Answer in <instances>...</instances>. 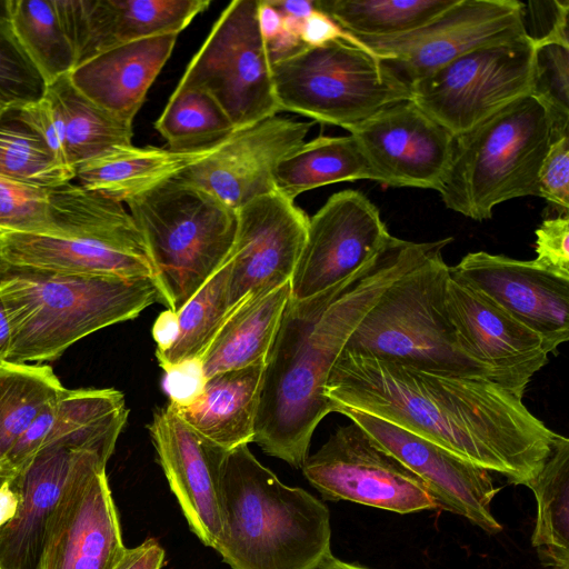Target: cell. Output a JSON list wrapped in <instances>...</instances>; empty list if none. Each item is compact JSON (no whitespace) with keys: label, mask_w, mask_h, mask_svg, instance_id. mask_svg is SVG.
<instances>
[{"label":"cell","mask_w":569,"mask_h":569,"mask_svg":"<svg viewBox=\"0 0 569 569\" xmlns=\"http://www.w3.org/2000/svg\"><path fill=\"white\" fill-rule=\"evenodd\" d=\"M263 370L257 363L213 375L193 403L168 405L199 436L231 451L254 440Z\"/></svg>","instance_id":"484cf974"},{"label":"cell","mask_w":569,"mask_h":569,"mask_svg":"<svg viewBox=\"0 0 569 569\" xmlns=\"http://www.w3.org/2000/svg\"><path fill=\"white\" fill-rule=\"evenodd\" d=\"M178 336L177 313L170 309L162 311L152 327V337L157 343L156 356L168 351Z\"/></svg>","instance_id":"816d5d0a"},{"label":"cell","mask_w":569,"mask_h":569,"mask_svg":"<svg viewBox=\"0 0 569 569\" xmlns=\"http://www.w3.org/2000/svg\"><path fill=\"white\" fill-rule=\"evenodd\" d=\"M220 143V142H219ZM219 143L194 151L158 147L116 146L74 170L84 189L117 202L142 194L212 153Z\"/></svg>","instance_id":"4316f807"},{"label":"cell","mask_w":569,"mask_h":569,"mask_svg":"<svg viewBox=\"0 0 569 569\" xmlns=\"http://www.w3.org/2000/svg\"><path fill=\"white\" fill-rule=\"evenodd\" d=\"M439 244L391 236L338 284L307 299L290 296L259 395L253 442L267 455L302 468L316 428L331 412L325 388L348 339L382 293Z\"/></svg>","instance_id":"7a4b0ae2"},{"label":"cell","mask_w":569,"mask_h":569,"mask_svg":"<svg viewBox=\"0 0 569 569\" xmlns=\"http://www.w3.org/2000/svg\"><path fill=\"white\" fill-rule=\"evenodd\" d=\"M450 271L533 330L548 353L569 339V280L530 261L486 251L466 254Z\"/></svg>","instance_id":"ffe728a7"},{"label":"cell","mask_w":569,"mask_h":569,"mask_svg":"<svg viewBox=\"0 0 569 569\" xmlns=\"http://www.w3.org/2000/svg\"><path fill=\"white\" fill-rule=\"evenodd\" d=\"M0 297L11 325L9 362L58 359L102 328L160 302L153 278L79 276L0 262Z\"/></svg>","instance_id":"277c9868"},{"label":"cell","mask_w":569,"mask_h":569,"mask_svg":"<svg viewBox=\"0 0 569 569\" xmlns=\"http://www.w3.org/2000/svg\"><path fill=\"white\" fill-rule=\"evenodd\" d=\"M220 516L214 549L232 569H315L332 555L325 503L282 483L248 445L226 456Z\"/></svg>","instance_id":"3957f363"},{"label":"cell","mask_w":569,"mask_h":569,"mask_svg":"<svg viewBox=\"0 0 569 569\" xmlns=\"http://www.w3.org/2000/svg\"><path fill=\"white\" fill-rule=\"evenodd\" d=\"M57 400L48 403L20 435L0 462V468L18 473L43 448L54 419Z\"/></svg>","instance_id":"f6af8a7d"},{"label":"cell","mask_w":569,"mask_h":569,"mask_svg":"<svg viewBox=\"0 0 569 569\" xmlns=\"http://www.w3.org/2000/svg\"><path fill=\"white\" fill-rule=\"evenodd\" d=\"M552 140L550 114L532 94L455 136L438 190L445 206L482 221L507 200L539 197L538 174Z\"/></svg>","instance_id":"5b68a950"},{"label":"cell","mask_w":569,"mask_h":569,"mask_svg":"<svg viewBox=\"0 0 569 569\" xmlns=\"http://www.w3.org/2000/svg\"><path fill=\"white\" fill-rule=\"evenodd\" d=\"M531 94L547 108L553 139L569 134V47L558 43L536 46Z\"/></svg>","instance_id":"ab89813d"},{"label":"cell","mask_w":569,"mask_h":569,"mask_svg":"<svg viewBox=\"0 0 569 569\" xmlns=\"http://www.w3.org/2000/svg\"><path fill=\"white\" fill-rule=\"evenodd\" d=\"M0 176L47 189L74 178L21 118L18 106H9L0 116Z\"/></svg>","instance_id":"74e56055"},{"label":"cell","mask_w":569,"mask_h":569,"mask_svg":"<svg viewBox=\"0 0 569 569\" xmlns=\"http://www.w3.org/2000/svg\"><path fill=\"white\" fill-rule=\"evenodd\" d=\"M568 16L567 0L522 2L523 27L536 46L558 43L569 47Z\"/></svg>","instance_id":"b9f144b4"},{"label":"cell","mask_w":569,"mask_h":569,"mask_svg":"<svg viewBox=\"0 0 569 569\" xmlns=\"http://www.w3.org/2000/svg\"><path fill=\"white\" fill-rule=\"evenodd\" d=\"M0 18H9L8 0H0Z\"/></svg>","instance_id":"6f0895ef"},{"label":"cell","mask_w":569,"mask_h":569,"mask_svg":"<svg viewBox=\"0 0 569 569\" xmlns=\"http://www.w3.org/2000/svg\"><path fill=\"white\" fill-rule=\"evenodd\" d=\"M535 63L528 36L488 44L412 83L411 100L455 137L531 94Z\"/></svg>","instance_id":"8fae6325"},{"label":"cell","mask_w":569,"mask_h":569,"mask_svg":"<svg viewBox=\"0 0 569 569\" xmlns=\"http://www.w3.org/2000/svg\"><path fill=\"white\" fill-rule=\"evenodd\" d=\"M451 241L442 239L426 260L395 281L343 349L422 369L487 375L526 390L529 381L483 366L465 352L445 306L449 266L442 250Z\"/></svg>","instance_id":"8992f818"},{"label":"cell","mask_w":569,"mask_h":569,"mask_svg":"<svg viewBox=\"0 0 569 569\" xmlns=\"http://www.w3.org/2000/svg\"><path fill=\"white\" fill-rule=\"evenodd\" d=\"M8 6L12 29L47 86L69 74L76 54L54 0H8Z\"/></svg>","instance_id":"e575fe53"},{"label":"cell","mask_w":569,"mask_h":569,"mask_svg":"<svg viewBox=\"0 0 569 569\" xmlns=\"http://www.w3.org/2000/svg\"><path fill=\"white\" fill-rule=\"evenodd\" d=\"M73 48L76 67L140 39L179 34L209 6L208 0H54Z\"/></svg>","instance_id":"7402d4cb"},{"label":"cell","mask_w":569,"mask_h":569,"mask_svg":"<svg viewBox=\"0 0 569 569\" xmlns=\"http://www.w3.org/2000/svg\"><path fill=\"white\" fill-rule=\"evenodd\" d=\"M66 237L0 236V262L79 276L154 277L144 238L121 202L67 182L53 189Z\"/></svg>","instance_id":"ba28073f"},{"label":"cell","mask_w":569,"mask_h":569,"mask_svg":"<svg viewBox=\"0 0 569 569\" xmlns=\"http://www.w3.org/2000/svg\"><path fill=\"white\" fill-rule=\"evenodd\" d=\"M378 208L360 191L333 193L308 221L291 297H313L353 274L389 241Z\"/></svg>","instance_id":"9a60e30c"},{"label":"cell","mask_w":569,"mask_h":569,"mask_svg":"<svg viewBox=\"0 0 569 569\" xmlns=\"http://www.w3.org/2000/svg\"><path fill=\"white\" fill-rule=\"evenodd\" d=\"M148 430L190 529L214 549L221 530L220 477L229 451L194 432L169 405L154 411Z\"/></svg>","instance_id":"44dd1931"},{"label":"cell","mask_w":569,"mask_h":569,"mask_svg":"<svg viewBox=\"0 0 569 569\" xmlns=\"http://www.w3.org/2000/svg\"><path fill=\"white\" fill-rule=\"evenodd\" d=\"M280 111L347 129L411 90L376 54L350 40L302 47L271 66Z\"/></svg>","instance_id":"9c48e42d"},{"label":"cell","mask_w":569,"mask_h":569,"mask_svg":"<svg viewBox=\"0 0 569 569\" xmlns=\"http://www.w3.org/2000/svg\"><path fill=\"white\" fill-rule=\"evenodd\" d=\"M228 261L229 305L273 290L291 280L303 248L309 218L277 191L237 210Z\"/></svg>","instance_id":"e0dca14e"},{"label":"cell","mask_w":569,"mask_h":569,"mask_svg":"<svg viewBox=\"0 0 569 569\" xmlns=\"http://www.w3.org/2000/svg\"><path fill=\"white\" fill-rule=\"evenodd\" d=\"M126 203L147 243L160 302L177 312L227 260L237 210L178 177Z\"/></svg>","instance_id":"52a82bcc"},{"label":"cell","mask_w":569,"mask_h":569,"mask_svg":"<svg viewBox=\"0 0 569 569\" xmlns=\"http://www.w3.org/2000/svg\"><path fill=\"white\" fill-rule=\"evenodd\" d=\"M301 469L326 500L401 515L439 508L422 480L353 422L339 427Z\"/></svg>","instance_id":"7c38bea8"},{"label":"cell","mask_w":569,"mask_h":569,"mask_svg":"<svg viewBox=\"0 0 569 569\" xmlns=\"http://www.w3.org/2000/svg\"><path fill=\"white\" fill-rule=\"evenodd\" d=\"M10 233L58 236L50 189L0 176V236Z\"/></svg>","instance_id":"f35d334b"},{"label":"cell","mask_w":569,"mask_h":569,"mask_svg":"<svg viewBox=\"0 0 569 569\" xmlns=\"http://www.w3.org/2000/svg\"><path fill=\"white\" fill-rule=\"evenodd\" d=\"M457 0H315L353 38H391L428 24Z\"/></svg>","instance_id":"d6a6232c"},{"label":"cell","mask_w":569,"mask_h":569,"mask_svg":"<svg viewBox=\"0 0 569 569\" xmlns=\"http://www.w3.org/2000/svg\"><path fill=\"white\" fill-rule=\"evenodd\" d=\"M311 122L278 116L236 131L178 178L238 210L272 193L280 160L305 142Z\"/></svg>","instance_id":"d6986e66"},{"label":"cell","mask_w":569,"mask_h":569,"mask_svg":"<svg viewBox=\"0 0 569 569\" xmlns=\"http://www.w3.org/2000/svg\"><path fill=\"white\" fill-rule=\"evenodd\" d=\"M47 83L20 44L9 18H0V98L9 106L41 100Z\"/></svg>","instance_id":"60d3db41"},{"label":"cell","mask_w":569,"mask_h":569,"mask_svg":"<svg viewBox=\"0 0 569 569\" xmlns=\"http://www.w3.org/2000/svg\"><path fill=\"white\" fill-rule=\"evenodd\" d=\"M163 372V389L173 407L189 406L202 395L207 378L200 358L173 365Z\"/></svg>","instance_id":"bcb514c9"},{"label":"cell","mask_w":569,"mask_h":569,"mask_svg":"<svg viewBox=\"0 0 569 569\" xmlns=\"http://www.w3.org/2000/svg\"><path fill=\"white\" fill-rule=\"evenodd\" d=\"M107 462L96 452L73 450L40 569H113L124 555Z\"/></svg>","instance_id":"4fadbf2b"},{"label":"cell","mask_w":569,"mask_h":569,"mask_svg":"<svg viewBox=\"0 0 569 569\" xmlns=\"http://www.w3.org/2000/svg\"><path fill=\"white\" fill-rule=\"evenodd\" d=\"M270 3L283 16H290L305 20L316 10L315 0H269Z\"/></svg>","instance_id":"db71d44e"},{"label":"cell","mask_w":569,"mask_h":569,"mask_svg":"<svg viewBox=\"0 0 569 569\" xmlns=\"http://www.w3.org/2000/svg\"><path fill=\"white\" fill-rule=\"evenodd\" d=\"M300 38L307 47L322 46L339 39L355 42L353 38L343 31L329 16L317 9L303 20Z\"/></svg>","instance_id":"c3c4849f"},{"label":"cell","mask_w":569,"mask_h":569,"mask_svg":"<svg viewBox=\"0 0 569 569\" xmlns=\"http://www.w3.org/2000/svg\"><path fill=\"white\" fill-rule=\"evenodd\" d=\"M375 180L365 156L352 136L318 137L303 142L278 163L274 188L295 199L311 189L335 182Z\"/></svg>","instance_id":"4dcf8cb0"},{"label":"cell","mask_w":569,"mask_h":569,"mask_svg":"<svg viewBox=\"0 0 569 569\" xmlns=\"http://www.w3.org/2000/svg\"><path fill=\"white\" fill-rule=\"evenodd\" d=\"M290 296L289 281L237 303L200 357L204 377L266 363Z\"/></svg>","instance_id":"83f0119b"},{"label":"cell","mask_w":569,"mask_h":569,"mask_svg":"<svg viewBox=\"0 0 569 569\" xmlns=\"http://www.w3.org/2000/svg\"><path fill=\"white\" fill-rule=\"evenodd\" d=\"M64 387L48 365L0 362V462L39 412Z\"/></svg>","instance_id":"836d02e7"},{"label":"cell","mask_w":569,"mask_h":569,"mask_svg":"<svg viewBox=\"0 0 569 569\" xmlns=\"http://www.w3.org/2000/svg\"><path fill=\"white\" fill-rule=\"evenodd\" d=\"M163 561V548L156 539L149 538L134 548H127L113 569H161Z\"/></svg>","instance_id":"681fc988"},{"label":"cell","mask_w":569,"mask_h":569,"mask_svg":"<svg viewBox=\"0 0 569 569\" xmlns=\"http://www.w3.org/2000/svg\"><path fill=\"white\" fill-rule=\"evenodd\" d=\"M428 487L439 509L467 518L489 533L501 531L491 511L497 493L490 471L372 415L339 409Z\"/></svg>","instance_id":"ac0fdd59"},{"label":"cell","mask_w":569,"mask_h":569,"mask_svg":"<svg viewBox=\"0 0 569 569\" xmlns=\"http://www.w3.org/2000/svg\"><path fill=\"white\" fill-rule=\"evenodd\" d=\"M346 130L376 181L439 190L451 161L453 136L411 99L387 106Z\"/></svg>","instance_id":"2e32d148"},{"label":"cell","mask_w":569,"mask_h":569,"mask_svg":"<svg viewBox=\"0 0 569 569\" xmlns=\"http://www.w3.org/2000/svg\"><path fill=\"white\" fill-rule=\"evenodd\" d=\"M18 109L21 118L41 138L53 157L73 172L67 163L61 123L49 99L43 96L41 100L19 106Z\"/></svg>","instance_id":"7dc6e473"},{"label":"cell","mask_w":569,"mask_h":569,"mask_svg":"<svg viewBox=\"0 0 569 569\" xmlns=\"http://www.w3.org/2000/svg\"><path fill=\"white\" fill-rule=\"evenodd\" d=\"M527 36L522 2L457 0L428 24L391 38H353L409 87L458 57Z\"/></svg>","instance_id":"5bb4252c"},{"label":"cell","mask_w":569,"mask_h":569,"mask_svg":"<svg viewBox=\"0 0 569 569\" xmlns=\"http://www.w3.org/2000/svg\"><path fill=\"white\" fill-rule=\"evenodd\" d=\"M11 325L6 306L0 297V362L7 361L11 347Z\"/></svg>","instance_id":"11a10c76"},{"label":"cell","mask_w":569,"mask_h":569,"mask_svg":"<svg viewBox=\"0 0 569 569\" xmlns=\"http://www.w3.org/2000/svg\"><path fill=\"white\" fill-rule=\"evenodd\" d=\"M258 24L266 42L272 40L282 30V14L269 0L258 3Z\"/></svg>","instance_id":"f5cc1de1"},{"label":"cell","mask_w":569,"mask_h":569,"mask_svg":"<svg viewBox=\"0 0 569 569\" xmlns=\"http://www.w3.org/2000/svg\"><path fill=\"white\" fill-rule=\"evenodd\" d=\"M154 128L174 151L209 148L236 132L229 117L208 93L178 87Z\"/></svg>","instance_id":"d590c367"},{"label":"cell","mask_w":569,"mask_h":569,"mask_svg":"<svg viewBox=\"0 0 569 569\" xmlns=\"http://www.w3.org/2000/svg\"><path fill=\"white\" fill-rule=\"evenodd\" d=\"M23 499L21 472L0 485V532L16 518Z\"/></svg>","instance_id":"f907efd6"},{"label":"cell","mask_w":569,"mask_h":569,"mask_svg":"<svg viewBox=\"0 0 569 569\" xmlns=\"http://www.w3.org/2000/svg\"><path fill=\"white\" fill-rule=\"evenodd\" d=\"M10 476L12 475L0 468V485Z\"/></svg>","instance_id":"680465c9"},{"label":"cell","mask_w":569,"mask_h":569,"mask_svg":"<svg viewBox=\"0 0 569 569\" xmlns=\"http://www.w3.org/2000/svg\"><path fill=\"white\" fill-rule=\"evenodd\" d=\"M9 107L1 98H0V116L2 112Z\"/></svg>","instance_id":"91938a15"},{"label":"cell","mask_w":569,"mask_h":569,"mask_svg":"<svg viewBox=\"0 0 569 569\" xmlns=\"http://www.w3.org/2000/svg\"><path fill=\"white\" fill-rule=\"evenodd\" d=\"M539 197L563 216L569 207V134L553 139L538 174Z\"/></svg>","instance_id":"ee69618b"},{"label":"cell","mask_w":569,"mask_h":569,"mask_svg":"<svg viewBox=\"0 0 569 569\" xmlns=\"http://www.w3.org/2000/svg\"><path fill=\"white\" fill-rule=\"evenodd\" d=\"M44 96L59 118L69 168H76L116 146L131 144L132 123L107 112L66 74L47 86Z\"/></svg>","instance_id":"f546056e"},{"label":"cell","mask_w":569,"mask_h":569,"mask_svg":"<svg viewBox=\"0 0 569 569\" xmlns=\"http://www.w3.org/2000/svg\"><path fill=\"white\" fill-rule=\"evenodd\" d=\"M258 3L234 0L227 6L177 86L208 93L236 131L280 111L272 63L258 24Z\"/></svg>","instance_id":"30bf717a"},{"label":"cell","mask_w":569,"mask_h":569,"mask_svg":"<svg viewBox=\"0 0 569 569\" xmlns=\"http://www.w3.org/2000/svg\"><path fill=\"white\" fill-rule=\"evenodd\" d=\"M73 449L48 445L20 471L23 499L0 532V569H40L47 528L59 501Z\"/></svg>","instance_id":"d4e9b609"},{"label":"cell","mask_w":569,"mask_h":569,"mask_svg":"<svg viewBox=\"0 0 569 569\" xmlns=\"http://www.w3.org/2000/svg\"><path fill=\"white\" fill-rule=\"evenodd\" d=\"M445 306L465 352L530 382L548 362L542 339L449 269Z\"/></svg>","instance_id":"603a6c76"},{"label":"cell","mask_w":569,"mask_h":569,"mask_svg":"<svg viewBox=\"0 0 569 569\" xmlns=\"http://www.w3.org/2000/svg\"><path fill=\"white\" fill-rule=\"evenodd\" d=\"M537 500L531 543L548 569H569V439L557 435L541 470L528 486Z\"/></svg>","instance_id":"1f68e13d"},{"label":"cell","mask_w":569,"mask_h":569,"mask_svg":"<svg viewBox=\"0 0 569 569\" xmlns=\"http://www.w3.org/2000/svg\"><path fill=\"white\" fill-rule=\"evenodd\" d=\"M537 258L533 266L569 280V219L558 216L542 221L536 230Z\"/></svg>","instance_id":"7bdbcfd3"},{"label":"cell","mask_w":569,"mask_h":569,"mask_svg":"<svg viewBox=\"0 0 569 569\" xmlns=\"http://www.w3.org/2000/svg\"><path fill=\"white\" fill-rule=\"evenodd\" d=\"M229 277L230 264L227 258L211 278L176 312L177 339L168 351L156 356L162 370L202 356L231 310Z\"/></svg>","instance_id":"8d00e7d4"},{"label":"cell","mask_w":569,"mask_h":569,"mask_svg":"<svg viewBox=\"0 0 569 569\" xmlns=\"http://www.w3.org/2000/svg\"><path fill=\"white\" fill-rule=\"evenodd\" d=\"M525 391L487 375L422 369L343 349L325 396L331 412L372 415L528 487L558 433L527 408Z\"/></svg>","instance_id":"6da1fadb"},{"label":"cell","mask_w":569,"mask_h":569,"mask_svg":"<svg viewBox=\"0 0 569 569\" xmlns=\"http://www.w3.org/2000/svg\"><path fill=\"white\" fill-rule=\"evenodd\" d=\"M177 38L167 33L116 47L76 67L70 79L97 106L132 123Z\"/></svg>","instance_id":"cb8c5ba5"},{"label":"cell","mask_w":569,"mask_h":569,"mask_svg":"<svg viewBox=\"0 0 569 569\" xmlns=\"http://www.w3.org/2000/svg\"><path fill=\"white\" fill-rule=\"evenodd\" d=\"M129 410L124 396L114 388L63 389L43 447L60 445L92 451L107 461L113 453Z\"/></svg>","instance_id":"f1b7e54d"},{"label":"cell","mask_w":569,"mask_h":569,"mask_svg":"<svg viewBox=\"0 0 569 569\" xmlns=\"http://www.w3.org/2000/svg\"><path fill=\"white\" fill-rule=\"evenodd\" d=\"M315 569H369L358 565L345 562L332 555L326 558Z\"/></svg>","instance_id":"9f6ffc18"}]
</instances>
